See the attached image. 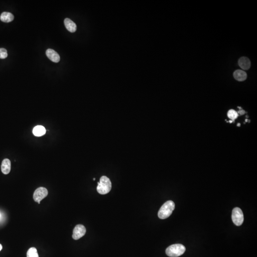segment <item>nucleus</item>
Returning <instances> with one entry per match:
<instances>
[{"label":"nucleus","instance_id":"12","mask_svg":"<svg viewBox=\"0 0 257 257\" xmlns=\"http://www.w3.org/2000/svg\"><path fill=\"white\" fill-rule=\"evenodd\" d=\"M14 16L11 12H3L0 16V19L4 22H10L14 20Z\"/></svg>","mask_w":257,"mask_h":257},{"label":"nucleus","instance_id":"18","mask_svg":"<svg viewBox=\"0 0 257 257\" xmlns=\"http://www.w3.org/2000/svg\"><path fill=\"white\" fill-rule=\"evenodd\" d=\"M2 246L1 244H0V251H1L2 250Z\"/></svg>","mask_w":257,"mask_h":257},{"label":"nucleus","instance_id":"14","mask_svg":"<svg viewBox=\"0 0 257 257\" xmlns=\"http://www.w3.org/2000/svg\"><path fill=\"white\" fill-rule=\"evenodd\" d=\"M27 257H39L36 249L34 247L31 248L27 253Z\"/></svg>","mask_w":257,"mask_h":257},{"label":"nucleus","instance_id":"13","mask_svg":"<svg viewBox=\"0 0 257 257\" xmlns=\"http://www.w3.org/2000/svg\"><path fill=\"white\" fill-rule=\"evenodd\" d=\"M32 132L35 136L40 137L45 134L46 130L44 126L38 125L34 127Z\"/></svg>","mask_w":257,"mask_h":257},{"label":"nucleus","instance_id":"9","mask_svg":"<svg viewBox=\"0 0 257 257\" xmlns=\"http://www.w3.org/2000/svg\"><path fill=\"white\" fill-rule=\"evenodd\" d=\"M65 26L68 31L71 32H75L77 30V25L73 21L69 18L65 19L64 21Z\"/></svg>","mask_w":257,"mask_h":257},{"label":"nucleus","instance_id":"1","mask_svg":"<svg viewBox=\"0 0 257 257\" xmlns=\"http://www.w3.org/2000/svg\"><path fill=\"white\" fill-rule=\"evenodd\" d=\"M175 209L174 202L169 201L161 206L158 212V217L160 219H165L169 217Z\"/></svg>","mask_w":257,"mask_h":257},{"label":"nucleus","instance_id":"5","mask_svg":"<svg viewBox=\"0 0 257 257\" xmlns=\"http://www.w3.org/2000/svg\"><path fill=\"white\" fill-rule=\"evenodd\" d=\"M48 192L46 188L44 187H40L37 188L33 194L34 201L40 203V202L48 195Z\"/></svg>","mask_w":257,"mask_h":257},{"label":"nucleus","instance_id":"10","mask_svg":"<svg viewBox=\"0 0 257 257\" xmlns=\"http://www.w3.org/2000/svg\"><path fill=\"white\" fill-rule=\"evenodd\" d=\"M239 65L244 70H247L250 68V62L247 57H241L239 60Z\"/></svg>","mask_w":257,"mask_h":257},{"label":"nucleus","instance_id":"20","mask_svg":"<svg viewBox=\"0 0 257 257\" xmlns=\"http://www.w3.org/2000/svg\"><path fill=\"white\" fill-rule=\"evenodd\" d=\"M0 217H1V214H0Z\"/></svg>","mask_w":257,"mask_h":257},{"label":"nucleus","instance_id":"15","mask_svg":"<svg viewBox=\"0 0 257 257\" xmlns=\"http://www.w3.org/2000/svg\"><path fill=\"white\" fill-rule=\"evenodd\" d=\"M238 114L234 110H230L228 112V116L231 121H234L238 117Z\"/></svg>","mask_w":257,"mask_h":257},{"label":"nucleus","instance_id":"11","mask_svg":"<svg viewBox=\"0 0 257 257\" xmlns=\"http://www.w3.org/2000/svg\"><path fill=\"white\" fill-rule=\"evenodd\" d=\"M234 78L238 81H244L247 77V74L242 70H238L235 71L233 74Z\"/></svg>","mask_w":257,"mask_h":257},{"label":"nucleus","instance_id":"3","mask_svg":"<svg viewBox=\"0 0 257 257\" xmlns=\"http://www.w3.org/2000/svg\"><path fill=\"white\" fill-rule=\"evenodd\" d=\"M186 250L184 245L181 244H176L171 245L167 248L166 253L170 257H178L183 255Z\"/></svg>","mask_w":257,"mask_h":257},{"label":"nucleus","instance_id":"17","mask_svg":"<svg viewBox=\"0 0 257 257\" xmlns=\"http://www.w3.org/2000/svg\"><path fill=\"white\" fill-rule=\"evenodd\" d=\"M237 113H238V115L239 114V115H243V114H245V111H244V110L241 109V110H240V111H239Z\"/></svg>","mask_w":257,"mask_h":257},{"label":"nucleus","instance_id":"2","mask_svg":"<svg viewBox=\"0 0 257 257\" xmlns=\"http://www.w3.org/2000/svg\"><path fill=\"white\" fill-rule=\"evenodd\" d=\"M112 188V183L107 177L103 176L100 178V182L98 183L97 191L100 194L105 195L108 193Z\"/></svg>","mask_w":257,"mask_h":257},{"label":"nucleus","instance_id":"8","mask_svg":"<svg viewBox=\"0 0 257 257\" xmlns=\"http://www.w3.org/2000/svg\"><path fill=\"white\" fill-rule=\"evenodd\" d=\"M11 169V161L8 159H5L2 161L1 165V170L2 173L4 174H9Z\"/></svg>","mask_w":257,"mask_h":257},{"label":"nucleus","instance_id":"16","mask_svg":"<svg viewBox=\"0 0 257 257\" xmlns=\"http://www.w3.org/2000/svg\"><path fill=\"white\" fill-rule=\"evenodd\" d=\"M8 56L7 50L4 48H0V59H4Z\"/></svg>","mask_w":257,"mask_h":257},{"label":"nucleus","instance_id":"4","mask_svg":"<svg viewBox=\"0 0 257 257\" xmlns=\"http://www.w3.org/2000/svg\"><path fill=\"white\" fill-rule=\"evenodd\" d=\"M232 220L236 226H240L244 221V215L242 211L239 208H235L232 212Z\"/></svg>","mask_w":257,"mask_h":257},{"label":"nucleus","instance_id":"6","mask_svg":"<svg viewBox=\"0 0 257 257\" xmlns=\"http://www.w3.org/2000/svg\"><path fill=\"white\" fill-rule=\"evenodd\" d=\"M86 232L85 227L83 225L78 224L76 225L73 231V238L75 240H78L83 237Z\"/></svg>","mask_w":257,"mask_h":257},{"label":"nucleus","instance_id":"19","mask_svg":"<svg viewBox=\"0 0 257 257\" xmlns=\"http://www.w3.org/2000/svg\"><path fill=\"white\" fill-rule=\"evenodd\" d=\"M93 180H94V181H95V178H93Z\"/></svg>","mask_w":257,"mask_h":257},{"label":"nucleus","instance_id":"7","mask_svg":"<svg viewBox=\"0 0 257 257\" xmlns=\"http://www.w3.org/2000/svg\"><path fill=\"white\" fill-rule=\"evenodd\" d=\"M46 55L50 61L54 63H58L60 61V56L59 54L51 49H48L46 51Z\"/></svg>","mask_w":257,"mask_h":257}]
</instances>
